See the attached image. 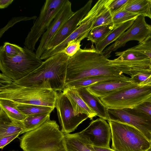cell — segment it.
<instances>
[{
	"label": "cell",
	"mask_w": 151,
	"mask_h": 151,
	"mask_svg": "<svg viewBox=\"0 0 151 151\" xmlns=\"http://www.w3.org/2000/svg\"><path fill=\"white\" fill-rule=\"evenodd\" d=\"M124 75L102 53L91 47L80 49L70 57L68 64L65 85L70 82L94 76H120Z\"/></svg>",
	"instance_id": "obj_1"
},
{
	"label": "cell",
	"mask_w": 151,
	"mask_h": 151,
	"mask_svg": "<svg viewBox=\"0 0 151 151\" xmlns=\"http://www.w3.org/2000/svg\"><path fill=\"white\" fill-rule=\"evenodd\" d=\"M70 57L63 52L53 55L43 61L39 67L27 76L14 81L22 86L63 91L65 87Z\"/></svg>",
	"instance_id": "obj_2"
},
{
	"label": "cell",
	"mask_w": 151,
	"mask_h": 151,
	"mask_svg": "<svg viewBox=\"0 0 151 151\" xmlns=\"http://www.w3.org/2000/svg\"><path fill=\"white\" fill-rule=\"evenodd\" d=\"M56 91L51 89L22 86L2 73L0 74V99L19 104L42 105L55 108Z\"/></svg>",
	"instance_id": "obj_3"
},
{
	"label": "cell",
	"mask_w": 151,
	"mask_h": 151,
	"mask_svg": "<svg viewBox=\"0 0 151 151\" xmlns=\"http://www.w3.org/2000/svg\"><path fill=\"white\" fill-rule=\"evenodd\" d=\"M19 139L23 151H67L65 134L56 121L50 119Z\"/></svg>",
	"instance_id": "obj_4"
},
{
	"label": "cell",
	"mask_w": 151,
	"mask_h": 151,
	"mask_svg": "<svg viewBox=\"0 0 151 151\" xmlns=\"http://www.w3.org/2000/svg\"><path fill=\"white\" fill-rule=\"evenodd\" d=\"M110 127L111 149L115 151H146L150 142L137 128L126 123L108 121Z\"/></svg>",
	"instance_id": "obj_5"
},
{
	"label": "cell",
	"mask_w": 151,
	"mask_h": 151,
	"mask_svg": "<svg viewBox=\"0 0 151 151\" xmlns=\"http://www.w3.org/2000/svg\"><path fill=\"white\" fill-rule=\"evenodd\" d=\"M36 53L25 46L17 55L9 57L0 48V69L2 73L16 81L27 76L42 63Z\"/></svg>",
	"instance_id": "obj_6"
},
{
	"label": "cell",
	"mask_w": 151,
	"mask_h": 151,
	"mask_svg": "<svg viewBox=\"0 0 151 151\" xmlns=\"http://www.w3.org/2000/svg\"><path fill=\"white\" fill-rule=\"evenodd\" d=\"M151 97V85L138 86L100 98L106 108L134 109Z\"/></svg>",
	"instance_id": "obj_7"
},
{
	"label": "cell",
	"mask_w": 151,
	"mask_h": 151,
	"mask_svg": "<svg viewBox=\"0 0 151 151\" xmlns=\"http://www.w3.org/2000/svg\"><path fill=\"white\" fill-rule=\"evenodd\" d=\"M68 0H46L40 14L26 37L25 46L33 51L36 43L45 32Z\"/></svg>",
	"instance_id": "obj_8"
},
{
	"label": "cell",
	"mask_w": 151,
	"mask_h": 151,
	"mask_svg": "<svg viewBox=\"0 0 151 151\" xmlns=\"http://www.w3.org/2000/svg\"><path fill=\"white\" fill-rule=\"evenodd\" d=\"M111 0H99L78 24L77 29L67 39L55 47L46 50L40 57L41 60H46L51 56L60 52L70 41L76 39L81 40L87 38L91 30L97 17L108 7Z\"/></svg>",
	"instance_id": "obj_9"
},
{
	"label": "cell",
	"mask_w": 151,
	"mask_h": 151,
	"mask_svg": "<svg viewBox=\"0 0 151 151\" xmlns=\"http://www.w3.org/2000/svg\"><path fill=\"white\" fill-rule=\"evenodd\" d=\"M109 120L131 125L151 142V116L134 109L107 108Z\"/></svg>",
	"instance_id": "obj_10"
},
{
	"label": "cell",
	"mask_w": 151,
	"mask_h": 151,
	"mask_svg": "<svg viewBox=\"0 0 151 151\" xmlns=\"http://www.w3.org/2000/svg\"><path fill=\"white\" fill-rule=\"evenodd\" d=\"M55 108L57 110L61 130L65 135L74 131L80 124L89 118L85 114H75L70 101L63 92L58 93Z\"/></svg>",
	"instance_id": "obj_11"
},
{
	"label": "cell",
	"mask_w": 151,
	"mask_h": 151,
	"mask_svg": "<svg viewBox=\"0 0 151 151\" xmlns=\"http://www.w3.org/2000/svg\"><path fill=\"white\" fill-rule=\"evenodd\" d=\"M145 17L142 15H139L128 29L103 51L102 53L106 58H109L113 51L124 46L128 42L136 40L140 44L151 35V25L147 23Z\"/></svg>",
	"instance_id": "obj_12"
},
{
	"label": "cell",
	"mask_w": 151,
	"mask_h": 151,
	"mask_svg": "<svg viewBox=\"0 0 151 151\" xmlns=\"http://www.w3.org/2000/svg\"><path fill=\"white\" fill-rule=\"evenodd\" d=\"M79 134L93 146L110 148L111 131L109 124L101 118L92 121Z\"/></svg>",
	"instance_id": "obj_13"
},
{
	"label": "cell",
	"mask_w": 151,
	"mask_h": 151,
	"mask_svg": "<svg viewBox=\"0 0 151 151\" xmlns=\"http://www.w3.org/2000/svg\"><path fill=\"white\" fill-rule=\"evenodd\" d=\"M135 79L124 75L97 83L86 87L91 93L100 98L119 91L138 86Z\"/></svg>",
	"instance_id": "obj_14"
},
{
	"label": "cell",
	"mask_w": 151,
	"mask_h": 151,
	"mask_svg": "<svg viewBox=\"0 0 151 151\" xmlns=\"http://www.w3.org/2000/svg\"><path fill=\"white\" fill-rule=\"evenodd\" d=\"M93 1H89L78 10L63 24L47 45L46 50L58 45L69 36L78 28V25L91 10Z\"/></svg>",
	"instance_id": "obj_15"
},
{
	"label": "cell",
	"mask_w": 151,
	"mask_h": 151,
	"mask_svg": "<svg viewBox=\"0 0 151 151\" xmlns=\"http://www.w3.org/2000/svg\"><path fill=\"white\" fill-rule=\"evenodd\" d=\"M74 13L71 9V3L68 0L47 29L42 35L35 52L38 57L40 58L46 50V47L48 43L63 24Z\"/></svg>",
	"instance_id": "obj_16"
},
{
	"label": "cell",
	"mask_w": 151,
	"mask_h": 151,
	"mask_svg": "<svg viewBox=\"0 0 151 151\" xmlns=\"http://www.w3.org/2000/svg\"><path fill=\"white\" fill-rule=\"evenodd\" d=\"M110 62L122 73L134 79L141 73H151V60L149 58L136 60H120L115 59L110 60Z\"/></svg>",
	"instance_id": "obj_17"
},
{
	"label": "cell",
	"mask_w": 151,
	"mask_h": 151,
	"mask_svg": "<svg viewBox=\"0 0 151 151\" xmlns=\"http://www.w3.org/2000/svg\"><path fill=\"white\" fill-rule=\"evenodd\" d=\"M63 91L70 101L76 115L85 114L91 119L97 115L81 98L77 89L65 87Z\"/></svg>",
	"instance_id": "obj_18"
},
{
	"label": "cell",
	"mask_w": 151,
	"mask_h": 151,
	"mask_svg": "<svg viewBox=\"0 0 151 151\" xmlns=\"http://www.w3.org/2000/svg\"><path fill=\"white\" fill-rule=\"evenodd\" d=\"M81 98L87 105L97 114V116L105 120H109L107 108L100 98L90 93L86 87L77 89Z\"/></svg>",
	"instance_id": "obj_19"
},
{
	"label": "cell",
	"mask_w": 151,
	"mask_h": 151,
	"mask_svg": "<svg viewBox=\"0 0 151 151\" xmlns=\"http://www.w3.org/2000/svg\"><path fill=\"white\" fill-rule=\"evenodd\" d=\"M24 129L22 122L9 117L0 108V138L22 132Z\"/></svg>",
	"instance_id": "obj_20"
},
{
	"label": "cell",
	"mask_w": 151,
	"mask_h": 151,
	"mask_svg": "<svg viewBox=\"0 0 151 151\" xmlns=\"http://www.w3.org/2000/svg\"><path fill=\"white\" fill-rule=\"evenodd\" d=\"M67 151H95L93 146L79 132L65 135Z\"/></svg>",
	"instance_id": "obj_21"
},
{
	"label": "cell",
	"mask_w": 151,
	"mask_h": 151,
	"mask_svg": "<svg viewBox=\"0 0 151 151\" xmlns=\"http://www.w3.org/2000/svg\"><path fill=\"white\" fill-rule=\"evenodd\" d=\"M135 19L124 22L114 28L103 40L96 45L95 49L102 53L105 48L111 43L116 41L133 24Z\"/></svg>",
	"instance_id": "obj_22"
},
{
	"label": "cell",
	"mask_w": 151,
	"mask_h": 151,
	"mask_svg": "<svg viewBox=\"0 0 151 151\" xmlns=\"http://www.w3.org/2000/svg\"><path fill=\"white\" fill-rule=\"evenodd\" d=\"M50 113H46L26 116L22 121L24 129L20 134L38 128L50 119Z\"/></svg>",
	"instance_id": "obj_23"
},
{
	"label": "cell",
	"mask_w": 151,
	"mask_h": 151,
	"mask_svg": "<svg viewBox=\"0 0 151 151\" xmlns=\"http://www.w3.org/2000/svg\"><path fill=\"white\" fill-rule=\"evenodd\" d=\"M17 103L9 99H0V107L11 119L18 121L22 122L26 116L19 110L17 107Z\"/></svg>",
	"instance_id": "obj_24"
},
{
	"label": "cell",
	"mask_w": 151,
	"mask_h": 151,
	"mask_svg": "<svg viewBox=\"0 0 151 151\" xmlns=\"http://www.w3.org/2000/svg\"><path fill=\"white\" fill-rule=\"evenodd\" d=\"M124 75L116 76H97L89 77L68 83L65 85V87L76 89L86 87L99 82L117 78Z\"/></svg>",
	"instance_id": "obj_25"
},
{
	"label": "cell",
	"mask_w": 151,
	"mask_h": 151,
	"mask_svg": "<svg viewBox=\"0 0 151 151\" xmlns=\"http://www.w3.org/2000/svg\"><path fill=\"white\" fill-rule=\"evenodd\" d=\"M150 0H129L124 9L129 12L147 17Z\"/></svg>",
	"instance_id": "obj_26"
},
{
	"label": "cell",
	"mask_w": 151,
	"mask_h": 151,
	"mask_svg": "<svg viewBox=\"0 0 151 151\" xmlns=\"http://www.w3.org/2000/svg\"><path fill=\"white\" fill-rule=\"evenodd\" d=\"M113 29V27L109 24L97 27L90 31L87 40L96 45L105 39Z\"/></svg>",
	"instance_id": "obj_27"
},
{
	"label": "cell",
	"mask_w": 151,
	"mask_h": 151,
	"mask_svg": "<svg viewBox=\"0 0 151 151\" xmlns=\"http://www.w3.org/2000/svg\"><path fill=\"white\" fill-rule=\"evenodd\" d=\"M125 6L113 14L111 25L114 29L124 22L136 19L139 15L126 10L124 9Z\"/></svg>",
	"instance_id": "obj_28"
},
{
	"label": "cell",
	"mask_w": 151,
	"mask_h": 151,
	"mask_svg": "<svg viewBox=\"0 0 151 151\" xmlns=\"http://www.w3.org/2000/svg\"><path fill=\"white\" fill-rule=\"evenodd\" d=\"M17 107L26 116L43 113H50L55 107L42 105L17 104Z\"/></svg>",
	"instance_id": "obj_29"
},
{
	"label": "cell",
	"mask_w": 151,
	"mask_h": 151,
	"mask_svg": "<svg viewBox=\"0 0 151 151\" xmlns=\"http://www.w3.org/2000/svg\"><path fill=\"white\" fill-rule=\"evenodd\" d=\"M115 55L119 56L116 59L118 60H139L149 58L147 56L139 52L127 49L122 51L117 52Z\"/></svg>",
	"instance_id": "obj_30"
},
{
	"label": "cell",
	"mask_w": 151,
	"mask_h": 151,
	"mask_svg": "<svg viewBox=\"0 0 151 151\" xmlns=\"http://www.w3.org/2000/svg\"><path fill=\"white\" fill-rule=\"evenodd\" d=\"M113 14L108 8L99 15L95 19L91 29L97 27L105 25H111Z\"/></svg>",
	"instance_id": "obj_31"
},
{
	"label": "cell",
	"mask_w": 151,
	"mask_h": 151,
	"mask_svg": "<svg viewBox=\"0 0 151 151\" xmlns=\"http://www.w3.org/2000/svg\"><path fill=\"white\" fill-rule=\"evenodd\" d=\"M128 49L142 53L151 60V35L142 43Z\"/></svg>",
	"instance_id": "obj_32"
},
{
	"label": "cell",
	"mask_w": 151,
	"mask_h": 151,
	"mask_svg": "<svg viewBox=\"0 0 151 151\" xmlns=\"http://www.w3.org/2000/svg\"><path fill=\"white\" fill-rule=\"evenodd\" d=\"M0 48L3 50L6 55L9 57L16 56L23 50V47L8 42H4L3 45L0 46Z\"/></svg>",
	"instance_id": "obj_33"
},
{
	"label": "cell",
	"mask_w": 151,
	"mask_h": 151,
	"mask_svg": "<svg viewBox=\"0 0 151 151\" xmlns=\"http://www.w3.org/2000/svg\"><path fill=\"white\" fill-rule=\"evenodd\" d=\"M37 17L36 16L32 17L20 16L14 17L9 20L7 24L0 29V38H1L4 33L9 29L12 27L16 23L22 21H27L35 19Z\"/></svg>",
	"instance_id": "obj_34"
},
{
	"label": "cell",
	"mask_w": 151,
	"mask_h": 151,
	"mask_svg": "<svg viewBox=\"0 0 151 151\" xmlns=\"http://www.w3.org/2000/svg\"><path fill=\"white\" fill-rule=\"evenodd\" d=\"M81 41L80 39H76L70 41L60 52L64 53L70 57L73 56L80 49Z\"/></svg>",
	"instance_id": "obj_35"
},
{
	"label": "cell",
	"mask_w": 151,
	"mask_h": 151,
	"mask_svg": "<svg viewBox=\"0 0 151 151\" xmlns=\"http://www.w3.org/2000/svg\"><path fill=\"white\" fill-rule=\"evenodd\" d=\"M129 0H111L108 6V8L113 14L123 7Z\"/></svg>",
	"instance_id": "obj_36"
},
{
	"label": "cell",
	"mask_w": 151,
	"mask_h": 151,
	"mask_svg": "<svg viewBox=\"0 0 151 151\" xmlns=\"http://www.w3.org/2000/svg\"><path fill=\"white\" fill-rule=\"evenodd\" d=\"M134 109L137 111L142 112L151 116V97L145 102Z\"/></svg>",
	"instance_id": "obj_37"
},
{
	"label": "cell",
	"mask_w": 151,
	"mask_h": 151,
	"mask_svg": "<svg viewBox=\"0 0 151 151\" xmlns=\"http://www.w3.org/2000/svg\"><path fill=\"white\" fill-rule=\"evenodd\" d=\"M20 134L18 133L12 135L0 138V148L2 149L4 147L14 139L18 137Z\"/></svg>",
	"instance_id": "obj_38"
},
{
	"label": "cell",
	"mask_w": 151,
	"mask_h": 151,
	"mask_svg": "<svg viewBox=\"0 0 151 151\" xmlns=\"http://www.w3.org/2000/svg\"><path fill=\"white\" fill-rule=\"evenodd\" d=\"M150 73H141L137 75L134 78L139 83L146 80L150 75Z\"/></svg>",
	"instance_id": "obj_39"
},
{
	"label": "cell",
	"mask_w": 151,
	"mask_h": 151,
	"mask_svg": "<svg viewBox=\"0 0 151 151\" xmlns=\"http://www.w3.org/2000/svg\"><path fill=\"white\" fill-rule=\"evenodd\" d=\"M14 1V0H0V9H3L8 7Z\"/></svg>",
	"instance_id": "obj_40"
},
{
	"label": "cell",
	"mask_w": 151,
	"mask_h": 151,
	"mask_svg": "<svg viewBox=\"0 0 151 151\" xmlns=\"http://www.w3.org/2000/svg\"><path fill=\"white\" fill-rule=\"evenodd\" d=\"M151 85V74L150 76L145 81L139 83L138 85L143 86Z\"/></svg>",
	"instance_id": "obj_41"
},
{
	"label": "cell",
	"mask_w": 151,
	"mask_h": 151,
	"mask_svg": "<svg viewBox=\"0 0 151 151\" xmlns=\"http://www.w3.org/2000/svg\"><path fill=\"white\" fill-rule=\"evenodd\" d=\"M93 147L95 151H115L110 148Z\"/></svg>",
	"instance_id": "obj_42"
},
{
	"label": "cell",
	"mask_w": 151,
	"mask_h": 151,
	"mask_svg": "<svg viewBox=\"0 0 151 151\" xmlns=\"http://www.w3.org/2000/svg\"><path fill=\"white\" fill-rule=\"evenodd\" d=\"M147 17L151 19V0H150V6Z\"/></svg>",
	"instance_id": "obj_43"
},
{
	"label": "cell",
	"mask_w": 151,
	"mask_h": 151,
	"mask_svg": "<svg viewBox=\"0 0 151 151\" xmlns=\"http://www.w3.org/2000/svg\"><path fill=\"white\" fill-rule=\"evenodd\" d=\"M146 151H151V144L149 148Z\"/></svg>",
	"instance_id": "obj_44"
},
{
	"label": "cell",
	"mask_w": 151,
	"mask_h": 151,
	"mask_svg": "<svg viewBox=\"0 0 151 151\" xmlns=\"http://www.w3.org/2000/svg\"><path fill=\"white\" fill-rule=\"evenodd\" d=\"M16 151V150H12V151Z\"/></svg>",
	"instance_id": "obj_45"
}]
</instances>
